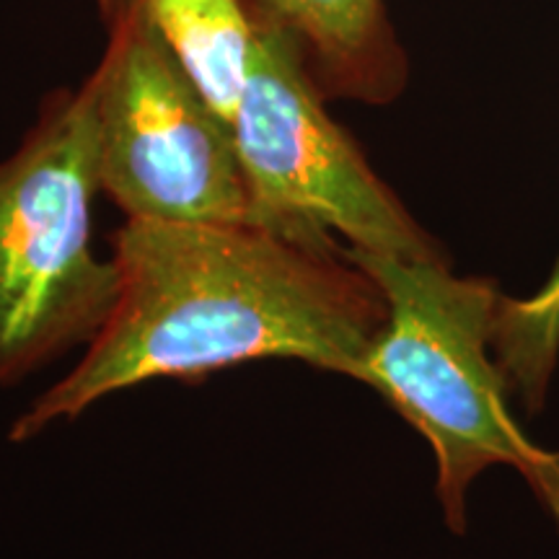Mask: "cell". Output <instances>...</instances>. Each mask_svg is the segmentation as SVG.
<instances>
[{"label":"cell","instance_id":"obj_1","mask_svg":"<svg viewBox=\"0 0 559 559\" xmlns=\"http://www.w3.org/2000/svg\"><path fill=\"white\" fill-rule=\"evenodd\" d=\"M117 300L73 368L13 419L29 443L124 389L296 360L358 379L386 304L342 243L260 223L124 221L111 234Z\"/></svg>","mask_w":559,"mask_h":559},{"label":"cell","instance_id":"obj_2","mask_svg":"<svg viewBox=\"0 0 559 559\" xmlns=\"http://www.w3.org/2000/svg\"><path fill=\"white\" fill-rule=\"evenodd\" d=\"M347 254L379 283L386 304L355 381L373 389L430 445L445 528L466 534L474 481L492 466H508L559 531V451L536 443L515 419L492 349L506 296L498 280L459 275L449 257Z\"/></svg>","mask_w":559,"mask_h":559},{"label":"cell","instance_id":"obj_3","mask_svg":"<svg viewBox=\"0 0 559 559\" xmlns=\"http://www.w3.org/2000/svg\"><path fill=\"white\" fill-rule=\"evenodd\" d=\"M102 194L94 86L55 88L0 160V389L99 334L117 267L94 251Z\"/></svg>","mask_w":559,"mask_h":559},{"label":"cell","instance_id":"obj_4","mask_svg":"<svg viewBox=\"0 0 559 559\" xmlns=\"http://www.w3.org/2000/svg\"><path fill=\"white\" fill-rule=\"evenodd\" d=\"M251 19L254 52L230 122L251 223L358 254L449 257L334 120L293 41L254 13Z\"/></svg>","mask_w":559,"mask_h":559},{"label":"cell","instance_id":"obj_5","mask_svg":"<svg viewBox=\"0 0 559 559\" xmlns=\"http://www.w3.org/2000/svg\"><path fill=\"white\" fill-rule=\"evenodd\" d=\"M91 70L102 194L124 221L241 223L251 194L230 124L153 29L140 0H99Z\"/></svg>","mask_w":559,"mask_h":559},{"label":"cell","instance_id":"obj_6","mask_svg":"<svg viewBox=\"0 0 559 559\" xmlns=\"http://www.w3.org/2000/svg\"><path fill=\"white\" fill-rule=\"evenodd\" d=\"M257 19L293 41L326 102L389 107L412 79V60L386 0H247Z\"/></svg>","mask_w":559,"mask_h":559},{"label":"cell","instance_id":"obj_7","mask_svg":"<svg viewBox=\"0 0 559 559\" xmlns=\"http://www.w3.org/2000/svg\"><path fill=\"white\" fill-rule=\"evenodd\" d=\"M140 5L210 107L234 122L257 34L247 0H140Z\"/></svg>","mask_w":559,"mask_h":559},{"label":"cell","instance_id":"obj_8","mask_svg":"<svg viewBox=\"0 0 559 559\" xmlns=\"http://www.w3.org/2000/svg\"><path fill=\"white\" fill-rule=\"evenodd\" d=\"M492 349L510 396L539 412L559 366V257L528 296H502Z\"/></svg>","mask_w":559,"mask_h":559}]
</instances>
